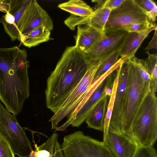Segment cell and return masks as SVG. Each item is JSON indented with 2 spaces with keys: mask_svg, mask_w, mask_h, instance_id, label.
I'll return each instance as SVG.
<instances>
[{
  "mask_svg": "<svg viewBox=\"0 0 157 157\" xmlns=\"http://www.w3.org/2000/svg\"><path fill=\"white\" fill-rule=\"evenodd\" d=\"M27 57L26 50L17 46L0 48V100L15 116L30 95Z\"/></svg>",
  "mask_w": 157,
  "mask_h": 157,
  "instance_id": "1",
  "label": "cell"
},
{
  "mask_svg": "<svg viewBox=\"0 0 157 157\" xmlns=\"http://www.w3.org/2000/svg\"><path fill=\"white\" fill-rule=\"evenodd\" d=\"M91 63L75 46L66 47L47 81L46 105L54 113L81 81Z\"/></svg>",
  "mask_w": 157,
  "mask_h": 157,
  "instance_id": "2",
  "label": "cell"
},
{
  "mask_svg": "<svg viewBox=\"0 0 157 157\" xmlns=\"http://www.w3.org/2000/svg\"><path fill=\"white\" fill-rule=\"evenodd\" d=\"M127 63L128 73L126 94L120 118L119 132L133 139L131 133L132 124L143 101L151 90L150 83L144 81L131 59Z\"/></svg>",
  "mask_w": 157,
  "mask_h": 157,
  "instance_id": "3",
  "label": "cell"
},
{
  "mask_svg": "<svg viewBox=\"0 0 157 157\" xmlns=\"http://www.w3.org/2000/svg\"><path fill=\"white\" fill-rule=\"evenodd\" d=\"M132 137L138 146L153 145L157 138V98L151 90L140 105L131 130Z\"/></svg>",
  "mask_w": 157,
  "mask_h": 157,
  "instance_id": "4",
  "label": "cell"
},
{
  "mask_svg": "<svg viewBox=\"0 0 157 157\" xmlns=\"http://www.w3.org/2000/svg\"><path fill=\"white\" fill-rule=\"evenodd\" d=\"M102 59L91 62L85 75L78 85L63 102L59 109L51 118L52 129H55L59 122L66 117L65 123L70 125L81 107L86 95L95 82L93 81Z\"/></svg>",
  "mask_w": 157,
  "mask_h": 157,
  "instance_id": "5",
  "label": "cell"
},
{
  "mask_svg": "<svg viewBox=\"0 0 157 157\" xmlns=\"http://www.w3.org/2000/svg\"><path fill=\"white\" fill-rule=\"evenodd\" d=\"M61 146L64 157H115L106 144L81 131L65 136Z\"/></svg>",
  "mask_w": 157,
  "mask_h": 157,
  "instance_id": "6",
  "label": "cell"
},
{
  "mask_svg": "<svg viewBox=\"0 0 157 157\" xmlns=\"http://www.w3.org/2000/svg\"><path fill=\"white\" fill-rule=\"evenodd\" d=\"M15 116L0 102V134L8 143L14 155L29 157L33 150L25 131Z\"/></svg>",
  "mask_w": 157,
  "mask_h": 157,
  "instance_id": "7",
  "label": "cell"
},
{
  "mask_svg": "<svg viewBox=\"0 0 157 157\" xmlns=\"http://www.w3.org/2000/svg\"><path fill=\"white\" fill-rule=\"evenodd\" d=\"M148 21H150L146 13L134 0H124L118 7L111 11L104 33L107 34L123 31L132 23Z\"/></svg>",
  "mask_w": 157,
  "mask_h": 157,
  "instance_id": "8",
  "label": "cell"
},
{
  "mask_svg": "<svg viewBox=\"0 0 157 157\" xmlns=\"http://www.w3.org/2000/svg\"><path fill=\"white\" fill-rule=\"evenodd\" d=\"M42 25L45 26L50 31L53 29L52 21L48 13L36 0H31L18 24L19 40L21 37Z\"/></svg>",
  "mask_w": 157,
  "mask_h": 157,
  "instance_id": "9",
  "label": "cell"
},
{
  "mask_svg": "<svg viewBox=\"0 0 157 157\" xmlns=\"http://www.w3.org/2000/svg\"><path fill=\"white\" fill-rule=\"evenodd\" d=\"M128 33L123 30L105 34L104 38L84 54L90 62L101 59L121 48Z\"/></svg>",
  "mask_w": 157,
  "mask_h": 157,
  "instance_id": "10",
  "label": "cell"
},
{
  "mask_svg": "<svg viewBox=\"0 0 157 157\" xmlns=\"http://www.w3.org/2000/svg\"><path fill=\"white\" fill-rule=\"evenodd\" d=\"M106 144L115 157H132L138 146L129 136L109 127Z\"/></svg>",
  "mask_w": 157,
  "mask_h": 157,
  "instance_id": "11",
  "label": "cell"
},
{
  "mask_svg": "<svg viewBox=\"0 0 157 157\" xmlns=\"http://www.w3.org/2000/svg\"><path fill=\"white\" fill-rule=\"evenodd\" d=\"M103 4L97 7L93 13L89 16L81 17L71 15L65 20L64 23L72 30L77 26L86 25L105 33V26L111 10L104 6Z\"/></svg>",
  "mask_w": 157,
  "mask_h": 157,
  "instance_id": "12",
  "label": "cell"
},
{
  "mask_svg": "<svg viewBox=\"0 0 157 157\" xmlns=\"http://www.w3.org/2000/svg\"><path fill=\"white\" fill-rule=\"evenodd\" d=\"M128 73V67L126 62L123 63L120 70L113 108L109 127L119 132L120 118L126 97Z\"/></svg>",
  "mask_w": 157,
  "mask_h": 157,
  "instance_id": "13",
  "label": "cell"
},
{
  "mask_svg": "<svg viewBox=\"0 0 157 157\" xmlns=\"http://www.w3.org/2000/svg\"><path fill=\"white\" fill-rule=\"evenodd\" d=\"M106 36L103 33L90 26H77V35L75 36V46L84 54L95 46Z\"/></svg>",
  "mask_w": 157,
  "mask_h": 157,
  "instance_id": "14",
  "label": "cell"
},
{
  "mask_svg": "<svg viewBox=\"0 0 157 157\" xmlns=\"http://www.w3.org/2000/svg\"><path fill=\"white\" fill-rule=\"evenodd\" d=\"M106 81V78L98 86L80 109L71 124L72 126L79 127L85 121L95 106L107 96L104 91Z\"/></svg>",
  "mask_w": 157,
  "mask_h": 157,
  "instance_id": "15",
  "label": "cell"
},
{
  "mask_svg": "<svg viewBox=\"0 0 157 157\" xmlns=\"http://www.w3.org/2000/svg\"><path fill=\"white\" fill-rule=\"evenodd\" d=\"M156 26L155 25L140 33H128L120 50V56L124 63L135 57L136 52L143 41Z\"/></svg>",
  "mask_w": 157,
  "mask_h": 157,
  "instance_id": "16",
  "label": "cell"
},
{
  "mask_svg": "<svg viewBox=\"0 0 157 157\" xmlns=\"http://www.w3.org/2000/svg\"><path fill=\"white\" fill-rule=\"evenodd\" d=\"M107 97H105L95 106L86 119L89 128L103 131Z\"/></svg>",
  "mask_w": 157,
  "mask_h": 157,
  "instance_id": "17",
  "label": "cell"
},
{
  "mask_svg": "<svg viewBox=\"0 0 157 157\" xmlns=\"http://www.w3.org/2000/svg\"><path fill=\"white\" fill-rule=\"evenodd\" d=\"M50 34L51 31L42 25L21 37L19 40L26 47L30 48L51 39Z\"/></svg>",
  "mask_w": 157,
  "mask_h": 157,
  "instance_id": "18",
  "label": "cell"
},
{
  "mask_svg": "<svg viewBox=\"0 0 157 157\" xmlns=\"http://www.w3.org/2000/svg\"><path fill=\"white\" fill-rule=\"evenodd\" d=\"M58 7L71 15L81 17L89 16L94 11L89 5L81 0H70L59 4Z\"/></svg>",
  "mask_w": 157,
  "mask_h": 157,
  "instance_id": "19",
  "label": "cell"
},
{
  "mask_svg": "<svg viewBox=\"0 0 157 157\" xmlns=\"http://www.w3.org/2000/svg\"><path fill=\"white\" fill-rule=\"evenodd\" d=\"M123 63L116 70V73L114 79L112 92L110 96L104 118L103 142L105 144L106 143L107 140L110 121L113 108L115 96L117 87L120 70Z\"/></svg>",
  "mask_w": 157,
  "mask_h": 157,
  "instance_id": "20",
  "label": "cell"
},
{
  "mask_svg": "<svg viewBox=\"0 0 157 157\" xmlns=\"http://www.w3.org/2000/svg\"><path fill=\"white\" fill-rule=\"evenodd\" d=\"M121 48L113 52L102 59L101 64L95 73L93 81L96 82L118 61Z\"/></svg>",
  "mask_w": 157,
  "mask_h": 157,
  "instance_id": "21",
  "label": "cell"
},
{
  "mask_svg": "<svg viewBox=\"0 0 157 157\" xmlns=\"http://www.w3.org/2000/svg\"><path fill=\"white\" fill-rule=\"evenodd\" d=\"M146 53L148 55L147 58L144 59L150 76L151 90L155 93L157 88V55L151 54L149 51Z\"/></svg>",
  "mask_w": 157,
  "mask_h": 157,
  "instance_id": "22",
  "label": "cell"
},
{
  "mask_svg": "<svg viewBox=\"0 0 157 157\" xmlns=\"http://www.w3.org/2000/svg\"><path fill=\"white\" fill-rule=\"evenodd\" d=\"M135 2L146 13L149 20L155 22L157 15V6L152 0H134Z\"/></svg>",
  "mask_w": 157,
  "mask_h": 157,
  "instance_id": "23",
  "label": "cell"
},
{
  "mask_svg": "<svg viewBox=\"0 0 157 157\" xmlns=\"http://www.w3.org/2000/svg\"><path fill=\"white\" fill-rule=\"evenodd\" d=\"M156 24L150 21L136 22L131 24L126 27L124 29L128 33H140L146 30Z\"/></svg>",
  "mask_w": 157,
  "mask_h": 157,
  "instance_id": "24",
  "label": "cell"
},
{
  "mask_svg": "<svg viewBox=\"0 0 157 157\" xmlns=\"http://www.w3.org/2000/svg\"><path fill=\"white\" fill-rule=\"evenodd\" d=\"M131 59L138 68L141 76L144 81L150 83V76L144 60L139 59L135 57Z\"/></svg>",
  "mask_w": 157,
  "mask_h": 157,
  "instance_id": "25",
  "label": "cell"
},
{
  "mask_svg": "<svg viewBox=\"0 0 157 157\" xmlns=\"http://www.w3.org/2000/svg\"><path fill=\"white\" fill-rule=\"evenodd\" d=\"M132 157H157V155L153 145L139 146Z\"/></svg>",
  "mask_w": 157,
  "mask_h": 157,
  "instance_id": "26",
  "label": "cell"
},
{
  "mask_svg": "<svg viewBox=\"0 0 157 157\" xmlns=\"http://www.w3.org/2000/svg\"><path fill=\"white\" fill-rule=\"evenodd\" d=\"M0 157H15L9 144L0 134Z\"/></svg>",
  "mask_w": 157,
  "mask_h": 157,
  "instance_id": "27",
  "label": "cell"
},
{
  "mask_svg": "<svg viewBox=\"0 0 157 157\" xmlns=\"http://www.w3.org/2000/svg\"><path fill=\"white\" fill-rule=\"evenodd\" d=\"M124 0H106L103 4L104 6L111 10L118 7Z\"/></svg>",
  "mask_w": 157,
  "mask_h": 157,
  "instance_id": "28",
  "label": "cell"
},
{
  "mask_svg": "<svg viewBox=\"0 0 157 157\" xmlns=\"http://www.w3.org/2000/svg\"><path fill=\"white\" fill-rule=\"evenodd\" d=\"M155 32L154 36L150 43L145 48V50L147 51L151 49H157V26L155 29Z\"/></svg>",
  "mask_w": 157,
  "mask_h": 157,
  "instance_id": "29",
  "label": "cell"
},
{
  "mask_svg": "<svg viewBox=\"0 0 157 157\" xmlns=\"http://www.w3.org/2000/svg\"><path fill=\"white\" fill-rule=\"evenodd\" d=\"M10 0H0V11L6 13L9 11Z\"/></svg>",
  "mask_w": 157,
  "mask_h": 157,
  "instance_id": "30",
  "label": "cell"
},
{
  "mask_svg": "<svg viewBox=\"0 0 157 157\" xmlns=\"http://www.w3.org/2000/svg\"><path fill=\"white\" fill-rule=\"evenodd\" d=\"M53 157H64L61 145L58 140L56 143Z\"/></svg>",
  "mask_w": 157,
  "mask_h": 157,
  "instance_id": "31",
  "label": "cell"
},
{
  "mask_svg": "<svg viewBox=\"0 0 157 157\" xmlns=\"http://www.w3.org/2000/svg\"><path fill=\"white\" fill-rule=\"evenodd\" d=\"M36 151L33 150L29 155V157H36Z\"/></svg>",
  "mask_w": 157,
  "mask_h": 157,
  "instance_id": "32",
  "label": "cell"
},
{
  "mask_svg": "<svg viewBox=\"0 0 157 157\" xmlns=\"http://www.w3.org/2000/svg\"><path fill=\"white\" fill-rule=\"evenodd\" d=\"M53 156H51V157H53Z\"/></svg>",
  "mask_w": 157,
  "mask_h": 157,
  "instance_id": "33",
  "label": "cell"
}]
</instances>
